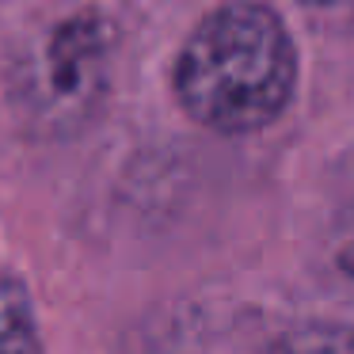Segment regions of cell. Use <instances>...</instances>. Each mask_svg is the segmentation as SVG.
Returning a JSON list of instances; mask_svg holds the SVG:
<instances>
[{
    "label": "cell",
    "mask_w": 354,
    "mask_h": 354,
    "mask_svg": "<svg viewBox=\"0 0 354 354\" xmlns=\"http://www.w3.org/2000/svg\"><path fill=\"white\" fill-rule=\"evenodd\" d=\"M171 88L179 107L214 133L267 130L293 100L297 46L278 12L232 0L187 35Z\"/></svg>",
    "instance_id": "6da1fadb"
},
{
    "label": "cell",
    "mask_w": 354,
    "mask_h": 354,
    "mask_svg": "<svg viewBox=\"0 0 354 354\" xmlns=\"http://www.w3.org/2000/svg\"><path fill=\"white\" fill-rule=\"evenodd\" d=\"M115 27L100 12L65 16L19 69V107L42 126H77L107 84Z\"/></svg>",
    "instance_id": "7a4b0ae2"
},
{
    "label": "cell",
    "mask_w": 354,
    "mask_h": 354,
    "mask_svg": "<svg viewBox=\"0 0 354 354\" xmlns=\"http://www.w3.org/2000/svg\"><path fill=\"white\" fill-rule=\"evenodd\" d=\"M0 354H46L31 293L19 278H0Z\"/></svg>",
    "instance_id": "3957f363"
},
{
    "label": "cell",
    "mask_w": 354,
    "mask_h": 354,
    "mask_svg": "<svg viewBox=\"0 0 354 354\" xmlns=\"http://www.w3.org/2000/svg\"><path fill=\"white\" fill-rule=\"evenodd\" d=\"M305 4H335V0H305Z\"/></svg>",
    "instance_id": "277c9868"
}]
</instances>
